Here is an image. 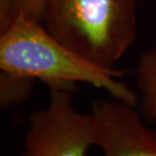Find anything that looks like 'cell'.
Masks as SVG:
<instances>
[{
	"label": "cell",
	"instance_id": "cell-1",
	"mask_svg": "<svg viewBox=\"0 0 156 156\" xmlns=\"http://www.w3.org/2000/svg\"><path fill=\"white\" fill-rule=\"evenodd\" d=\"M0 69L48 86L86 83L114 99L138 107V93L121 80L124 72L86 60L54 38L42 23L20 17L0 33Z\"/></svg>",
	"mask_w": 156,
	"mask_h": 156
},
{
	"label": "cell",
	"instance_id": "cell-2",
	"mask_svg": "<svg viewBox=\"0 0 156 156\" xmlns=\"http://www.w3.org/2000/svg\"><path fill=\"white\" fill-rule=\"evenodd\" d=\"M42 23L86 60L114 69L137 39V0H48Z\"/></svg>",
	"mask_w": 156,
	"mask_h": 156
},
{
	"label": "cell",
	"instance_id": "cell-3",
	"mask_svg": "<svg viewBox=\"0 0 156 156\" xmlns=\"http://www.w3.org/2000/svg\"><path fill=\"white\" fill-rule=\"evenodd\" d=\"M49 102L30 115L21 156H86L96 146L92 114L75 108V85L49 86Z\"/></svg>",
	"mask_w": 156,
	"mask_h": 156
},
{
	"label": "cell",
	"instance_id": "cell-4",
	"mask_svg": "<svg viewBox=\"0 0 156 156\" xmlns=\"http://www.w3.org/2000/svg\"><path fill=\"white\" fill-rule=\"evenodd\" d=\"M135 108L117 99L93 102L90 113L102 156H156V126H149Z\"/></svg>",
	"mask_w": 156,
	"mask_h": 156
},
{
	"label": "cell",
	"instance_id": "cell-5",
	"mask_svg": "<svg viewBox=\"0 0 156 156\" xmlns=\"http://www.w3.org/2000/svg\"><path fill=\"white\" fill-rule=\"evenodd\" d=\"M138 111L148 124L156 125V47L141 55L137 68Z\"/></svg>",
	"mask_w": 156,
	"mask_h": 156
},
{
	"label": "cell",
	"instance_id": "cell-6",
	"mask_svg": "<svg viewBox=\"0 0 156 156\" xmlns=\"http://www.w3.org/2000/svg\"><path fill=\"white\" fill-rule=\"evenodd\" d=\"M48 0H0V33L20 17L42 23Z\"/></svg>",
	"mask_w": 156,
	"mask_h": 156
},
{
	"label": "cell",
	"instance_id": "cell-7",
	"mask_svg": "<svg viewBox=\"0 0 156 156\" xmlns=\"http://www.w3.org/2000/svg\"><path fill=\"white\" fill-rule=\"evenodd\" d=\"M35 80L3 72L0 73V105L1 108L20 104L30 98Z\"/></svg>",
	"mask_w": 156,
	"mask_h": 156
}]
</instances>
